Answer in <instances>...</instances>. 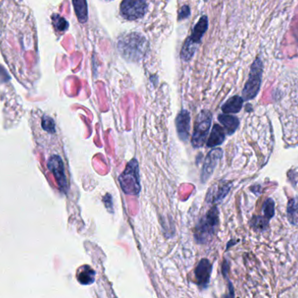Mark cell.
<instances>
[{
	"instance_id": "cell-19",
	"label": "cell",
	"mask_w": 298,
	"mask_h": 298,
	"mask_svg": "<svg viewBox=\"0 0 298 298\" xmlns=\"http://www.w3.org/2000/svg\"><path fill=\"white\" fill-rule=\"evenodd\" d=\"M197 44L193 43L192 42H190L189 38L186 40L184 43V46L182 49V52H181V57L183 60L185 62H189V60L192 58L194 54L196 52V48H197Z\"/></svg>"
},
{
	"instance_id": "cell-4",
	"label": "cell",
	"mask_w": 298,
	"mask_h": 298,
	"mask_svg": "<svg viewBox=\"0 0 298 298\" xmlns=\"http://www.w3.org/2000/svg\"><path fill=\"white\" fill-rule=\"evenodd\" d=\"M211 122L212 114L209 110H202L197 116L191 138L194 148H201L205 144L211 128Z\"/></svg>"
},
{
	"instance_id": "cell-2",
	"label": "cell",
	"mask_w": 298,
	"mask_h": 298,
	"mask_svg": "<svg viewBox=\"0 0 298 298\" xmlns=\"http://www.w3.org/2000/svg\"><path fill=\"white\" fill-rule=\"evenodd\" d=\"M219 225V212L216 206L210 208L198 222L195 229V239L197 243L205 244L217 230Z\"/></svg>"
},
{
	"instance_id": "cell-14",
	"label": "cell",
	"mask_w": 298,
	"mask_h": 298,
	"mask_svg": "<svg viewBox=\"0 0 298 298\" xmlns=\"http://www.w3.org/2000/svg\"><path fill=\"white\" fill-rule=\"evenodd\" d=\"M218 120L223 124L228 135L234 134L239 127V124H240L238 118L228 114H219Z\"/></svg>"
},
{
	"instance_id": "cell-26",
	"label": "cell",
	"mask_w": 298,
	"mask_h": 298,
	"mask_svg": "<svg viewBox=\"0 0 298 298\" xmlns=\"http://www.w3.org/2000/svg\"><path fill=\"white\" fill-rule=\"evenodd\" d=\"M297 36H298V34H297Z\"/></svg>"
},
{
	"instance_id": "cell-20",
	"label": "cell",
	"mask_w": 298,
	"mask_h": 298,
	"mask_svg": "<svg viewBox=\"0 0 298 298\" xmlns=\"http://www.w3.org/2000/svg\"><path fill=\"white\" fill-rule=\"evenodd\" d=\"M269 224V218L265 216H255L250 222V225L253 228L258 231H264L267 228Z\"/></svg>"
},
{
	"instance_id": "cell-21",
	"label": "cell",
	"mask_w": 298,
	"mask_h": 298,
	"mask_svg": "<svg viewBox=\"0 0 298 298\" xmlns=\"http://www.w3.org/2000/svg\"><path fill=\"white\" fill-rule=\"evenodd\" d=\"M51 20H52V24H53L56 31L65 32L67 30L69 26L68 22L65 20L64 18L59 16L58 14H53Z\"/></svg>"
},
{
	"instance_id": "cell-23",
	"label": "cell",
	"mask_w": 298,
	"mask_h": 298,
	"mask_svg": "<svg viewBox=\"0 0 298 298\" xmlns=\"http://www.w3.org/2000/svg\"><path fill=\"white\" fill-rule=\"evenodd\" d=\"M264 216L266 218H272L275 214V202L272 198H268L267 200L265 201L264 204Z\"/></svg>"
},
{
	"instance_id": "cell-18",
	"label": "cell",
	"mask_w": 298,
	"mask_h": 298,
	"mask_svg": "<svg viewBox=\"0 0 298 298\" xmlns=\"http://www.w3.org/2000/svg\"><path fill=\"white\" fill-rule=\"evenodd\" d=\"M287 217L291 224L298 226V197L289 201Z\"/></svg>"
},
{
	"instance_id": "cell-8",
	"label": "cell",
	"mask_w": 298,
	"mask_h": 298,
	"mask_svg": "<svg viewBox=\"0 0 298 298\" xmlns=\"http://www.w3.org/2000/svg\"><path fill=\"white\" fill-rule=\"evenodd\" d=\"M222 156H223V150L220 148H216L209 152V154L205 158L204 164L202 167V175H201L202 183H206L209 180V178L212 176L214 170L217 166Z\"/></svg>"
},
{
	"instance_id": "cell-9",
	"label": "cell",
	"mask_w": 298,
	"mask_h": 298,
	"mask_svg": "<svg viewBox=\"0 0 298 298\" xmlns=\"http://www.w3.org/2000/svg\"><path fill=\"white\" fill-rule=\"evenodd\" d=\"M190 114L188 110H182L179 113L176 120H175V124H176V130H177V134H178L180 139L183 142H187L189 139L190 136Z\"/></svg>"
},
{
	"instance_id": "cell-22",
	"label": "cell",
	"mask_w": 298,
	"mask_h": 298,
	"mask_svg": "<svg viewBox=\"0 0 298 298\" xmlns=\"http://www.w3.org/2000/svg\"><path fill=\"white\" fill-rule=\"evenodd\" d=\"M42 128L45 130V132L48 133H55L56 132V128H55L54 120L50 116H43L42 118Z\"/></svg>"
},
{
	"instance_id": "cell-13",
	"label": "cell",
	"mask_w": 298,
	"mask_h": 298,
	"mask_svg": "<svg viewBox=\"0 0 298 298\" xmlns=\"http://www.w3.org/2000/svg\"><path fill=\"white\" fill-rule=\"evenodd\" d=\"M225 134L226 132L222 126L219 124L214 125L209 139L207 140V146L213 148L221 146L225 140Z\"/></svg>"
},
{
	"instance_id": "cell-11",
	"label": "cell",
	"mask_w": 298,
	"mask_h": 298,
	"mask_svg": "<svg viewBox=\"0 0 298 298\" xmlns=\"http://www.w3.org/2000/svg\"><path fill=\"white\" fill-rule=\"evenodd\" d=\"M231 184H224L223 186H218L215 188H211L208 192L206 200L209 203H217L219 201L223 200V198L226 197V195L229 194Z\"/></svg>"
},
{
	"instance_id": "cell-25",
	"label": "cell",
	"mask_w": 298,
	"mask_h": 298,
	"mask_svg": "<svg viewBox=\"0 0 298 298\" xmlns=\"http://www.w3.org/2000/svg\"><path fill=\"white\" fill-rule=\"evenodd\" d=\"M189 15H190V9L188 6H185L182 7V9L179 10L178 20H182L183 18H187L189 17Z\"/></svg>"
},
{
	"instance_id": "cell-6",
	"label": "cell",
	"mask_w": 298,
	"mask_h": 298,
	"mask_svg": "<svg viewBox=\"0 0 298 298\" xmlns=\"http://www.w3.org/2000/svg\"><path fill=\"white\" fill-rule=\"evenodd\" d=\"M147 4L144 0H123L120 4V14L128 20H136L144 16Z\"/></svg>"
},
{
	"instance_id": "cell-17",
	"label": "cell",
	"mask_w": 298,
	"mask_h": 298,
	"mask_svg": "<svg viewBox=\"0 0 298 298\" xmlns=\"http://www.w3.org/2000/svg\"><path fill=\"white\" fill-rule=\"evenodd\" d=\"M76 16L80 23H86L88 18V9L86 0H72Z\"/></svg>"
},
{
	"instance_id": "cell-15",
	"label": "cell",
	"mask_w": 298,
	"mask_h": 298,
	"mask_svg": "<svg viewBox=\"0 0 298 298\" xmlns=\"http://www.w3.org/2000/svg\"><path fill=\"white\" fill-rule=\"evenodd\" d=\"M244 106V99L238 96L230 98L222 107V110L225 114H236L240 112Z\"/></svg>"
},
{
	"instance_id": "cell-24",
	"label": "cell",
	"mask_w": 298,
	"mask_h": 298,
	"mask_svg": "<svg viewBox=\"0 0 298 298\" xmlns=\"http://www.w3.org/2000/svg\"><path fill=\"white\" fill-rule=\"evenodd\" d=\"M103 202H104V204L106 206V209H107L108 211L111 212H113V197H112L109 194L105 195V197L103 198Z\"/></svg>"
},
{
	"instance_id": "cell-5",
	"label": "cell",
	"mask_w": 298,
	"mask_h": 298,
	"mask_svg": "<svg viewBox=\"0 0 298 298\" xmlns=\"http://www.w3.org/2000/svg\"><path fill=\"white\" fill-rule=\"evenodd\" d=\"M263 70H264L263 62L259 58H257L251 66L249 79L243 90L244 100H252L259 93L261 84H262V77H263Z\"/></svg>"
},
{
	"instance_id": "cell-10",
	"label": "cell",
	"mask_w": 298,
	"mask_h": 298,
	"mask_svg": "<svg viewBox=\"0 0 298 298\" xmlns=\"http://www.w3.org/2000/svg\"><path fill=\"white\" fill-rule=\"evenodd\" d=\"M211 273H212V264L208 259H202L200 260L197 267H196L195 274H196V279L200 287L202 288H207L210 282L211 278Z\"/></svg>"
},
{
	"instance_id": "cell-16",
	"label": "cell",
	"mask_w": 298,
	"mask_h": 298,
	"mask_svg": "<svg viewBox=\"0 0 298 298\" xmlns=\"http://www.w3.org/2000/svg\"><path fill=\"white\" fill-rule=\"evenodd\" d=\"M94 276H95V272L92 268L85 265L79 268L78 271V281L83 285L92 284L94 282Z\"/></svg>"
},
{
	"instance_id": "cell-12",
	"label": "cell",
	"mask_w": 298,
	"mask_h": 298,
	"mask_svg": "<svg viewBox=\"0 0 298 298\" xmlns=\"http://www.w3.org/2000/svg\"><path fill=\"white\" fill-rule=\"evenodd\" d=\"M209 28V20L207 16H202L200 20H199L198 23L195 26V28L193 29L192 34L190 35L189 40L190 42H192L195 44L199 45V43L201 42L203 35L205 34L206 32L208 30Z\"/></svg>"
},
{
	"instance_id": "cell-1",
	"label": "cell",
	"mask_w": 298,
	"mask_h": 298,
	"mask_svg": "<svg viewBox=\"0 0 298 298\" xmlns=\"http://www.w3.org/2000/svg\"><path fill=\"white\" fill-rule=\"evenodd\" d=\"M118 48L125 59L138 62L143 58L148 51V43L143 35L134 32L120 38Z\"/></svg>"
},
{
	"instance_id": "cell-3",
	"label": "cell",
	"mask_w": 298,
	"mask_h": 298,
	"mask_svg": "<svg viewBox=\"0 0 298 298\" xmlns=\"http://www.w3.org/2000/svg\"><path fill=\"white\" fill-rule=\"evenodd\" d=\"M119 183L124 194L127 195H138L141 192V180L139 163L136 158L131 160L119 177Z\"/></svg>"
},
{
	"instance_id": "cell-7",
	"label": "cell",
	"mask_w": 298,
	"mask_h": 298,
	"mask_svg": "<svg viewBox=\"0 0 298 298\" xmlns=\"http://www.w3.org/2000/svg\"><path fill=\"white\" fill-rule=\"evenodd\" d=\"M47 167L51 174H53L59 190L66 194L68 191V184L65 174V166L60 156L58 155L51 156L48 160Z\"/></svg>"
}]
</instances>
